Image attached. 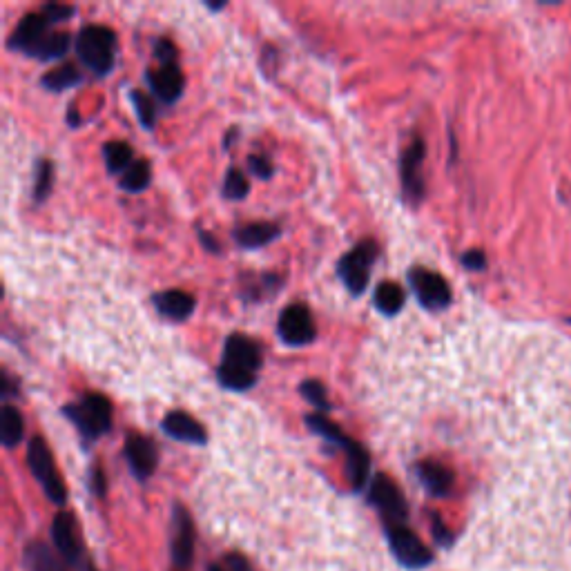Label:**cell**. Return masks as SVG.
Masks as SVG:
<instances>
[{"label":"cell","mask_w":571,"mask_h":571,"mask_svg":"<svg viewBox=\"0 0 571 571\" xmlns=\"http://www.w3.org/2000/svg\"><path fill=\"white\" fill-rule=\"evenodd\" d=\"M27 464H29V471H32V476L45 491V496L50 498L54 505L63 507L67 500L65 482L61 478V473H58L56 469V462H54L50 447H47V442L41 438V435H36V438L29 440Z\"/></svg>","instance_id":"obj_5"},{"label":"cell","mask_w":571,"mask_h":571,"mask_svg":"<svg viewBox=\"0 0 571 571\" xmlns=\"http://www.w3.org/2000/svg\"><path fill=\"white\" fill-rule=\"evenodd\" d=\"M63 415L85 440H96L112 429V404L99 393H85L79 402L63 406Z\"/></svg>","instance_id":"obj_4"},{"label":"cell","mask_w":571,"mask_h":571,"mask_svg":"<svg viewBox=\"0 0 571 571\" xmlns=\"http://www.w3.org/2000/svg\"><path fill=\"white\" fill-rule=\"evenodd\" d=\"M154 56L159 58L161 65L177 63V47H174L170 38H159V41L154 43Z\"/></svg>","instance_id":"obj_33"},{"label":"cell","mask_w":571,"mask_h":571,"mask_svg":"<svg viewBox=\"0 0 571 571\" xmlns=\"http://www.w3.org/2000/svg\"><path fill=\"white\" fill-rule=\"evenodd\" d=\"M208 571H228V569H226V567H221V565H215V563H212V565H208Z\"/></svg>","instance_id":"obj_40"},{"label":"cell","mask_w":571,"mask_h":571,"mask_svg":"<svg viewBox=\"0 0 571 571\" xmlns=\"http://www.w3.org/2000/svg\"><path fill=\"white\" fill-rule=\"evenodd\" d=\"M226 569L228 571H253L248 558L241 554H226Z\"/></svg>","instance_id":"obj_37"},{"label":"cell","mask_w":571,"mask_h":571,"mask_svg":"<svg viewBox=\"0 0 571 571\" xmlns=\"http://www.w3.org/2000/svg\"><path fill=\"white\" fill-rule=\"evenodd\" d=\"M282 235V228L270 221H257V224H246L235 230V239L241 248L255 250L261 246H268L270 241H275Z\"/></svg>","instance_id":"obj_19"},{"label":"cell","mask_w":571,"mask_h":571,"mask_svg":"<svg viewBox=\"0 0 571 571\" xmlns=\"http://www.w3.org/2000/svg\"><path fill=\"white\" fill-rule=\"evenodd\" d=\"M125 460H128V467L132 471V476L137 480H148L154 471H157L159 464V451L157 444H154L148 435L141 433H130L125 438Z\"/></svg>","instance_id":"obj_12"},{"label":"cell","mask_w":571,"mask_h":571,"mask_svg":"<svg viewBox=\"0 0 571 571\" xmlns=\"http://www.w3.org/2000/svg\"><path fill=\"white\" fill-rule=\"evenodd\" d=\"M145 81H148L152 94L168 105L177 103L181 99L183 85H186V79H183L179 63H166V65L154 67V70H148V74H145Z\"/></svg>","instance_id":"obj_14"},{"label":"cell","mask_w":571,"mask_h":571,"mask_svg":"<svg viewBox=\"0 0 571 571\" xmlns=\"http://www.w3.org/2000/svg\"><path fill=\"white\" fill-rule=\"evenodd\" d=\"M424 141L415 137L409 148L402 154L400 174H402V188L409 201H420L424 197V179H422V163H424Z\"/></svg>","instance_id":"obj_13"},{"label":"cell","mask_w":571,"mask_h":571,"mask_svg":"<svg viewBox=\"0 0 571 571\" xmlns=\"http://www.w3.org/2000/svg\"><path fill=\"white\" fill-rule=\"evenodd\" d=\"M41 12L56 25V23H61V21H67V18H72L74 7L61 5V3H50V5H43Z\"/></svg>","instance_id":"obj_34"},{"label":"cell","mask_w":571,"mask_h":571,"mask_svg":"<svg viewBox=\"0 0 571 571\" xmlns=\"http://www.w3.org/2000/svg\"><path fill=\"white\" fill-rule=\"evenodd\" d=\"M369 502L380 511L384 525H402L409 518V507H406L402 489L386 473H377L371 480Z\"/></svg>","instance_id":"obj_8"},{"label":"cell","mask_w":571,"mask_h":571,"mask_svg":"<svg viewBox=\"0 0 571 571\" xmlns=\"http://www.w3.org/2000/svg\"><path fill=\"white\" fill-rule=\"evenodd\" d=\"M103 159H105V168H108L112 174H123L128 170L134 161V152L125 141H110L103 145Z\"/></svg>","instance_id":"obj_25"},{"label":"cell","mask_w":571,"mask_h":571,"mask_svg":"<svg viewBox=\"0 0 571 571\" xmlns=\"http://www.w3.org/2000/svg\"><path fill=\"white\" fill-rule=\"evenodd\" d=\"M154 308H157L159 315L172 319V322H183L188 319L192 313H195V297L186 290H163V293L154 295Z\"/></svg>","instance_id":"obj_18"},{"label":"cell","mask_w":571,"mask_h":571,"mask_svg":"<svg viewBox=\"0 0 571 571\" xmlns=\"http://www.w3.org/2000/svg\"><path fill=\"white\" fill-rule=\"evenodd\" d=\"M23 433L25 420L21 411L12 404H5L3 411H0V442H3V447L14 449L16 444L23 440Z\"/></svg>","instance_id":"obj_22"},{"label":"cell","mask_w":571,"mask_h":571,"mask_svg":"<svg viewBox=\"0 0 571 571\" xmlns=\"http://www.w3.org/2000/svg\"><path fill=\"white\" fill-rule=\"evenodd\" d=\"M92 491L96 493V496H103L105 493V476L99 467L92 469Z\"/></svg>","instance_id":"obj_38"},{"label":"cell","mask_w":571,"mask_h":571,"mask_svg":"<svg viewBox=\"0 0 571 571\" xmlns=\"http://www.w3.org/2000/svg\"><path fill=\"white\" fill-rule=\"evenodd\" d=\"M306 424L311 427L313 433L319 435V438H324L326 442L335 444V447H340L344 453L353 447L355 440L348 438V435L342 431V427H337V424L328 420L324 413L306 415Z\"/></svg>","instance_id":"obj_21"},{"label":"cell","mask_w":571,"mask_h":571,"mask_svg":"<svg viewBox=\"0 0 571 571\" xmlns=\"http://www.w3.org/2000/svg\"><path fill=\"white\" fill-rule=\"evenodd\" d=\"M380 255L377 244L373 239H364L353 250L337 261V275L344 282L351 295H362L366 286L371 282V266L373 261Z\"/></svg>","instance_id":"obj_6"},{"label":"cell","mask_w":571,"mask_h":571,"mask_svg":"<svg viewBox=\"0 0 571 571\" xmlns=\"http://www.w3.org/2000/svg\"><path fill=\"white\" fill-rule=\"evenodd\" d=\"M415 476H418L422 487L435 498L449 496L453 489V482H456V478H453V471L447 467V464L435 462V460L418 462V467H415Z\"/></svg>","instance_id":"obj_17"},{"label":"cell","mask_w":571,"mask_h":571,"mask_svg":"<svg viewBox=\"0 0 571 571\" xmlns=\"http://www.w3.org/2000/svg\"><path fill=\"white\" fill-rule=\"evenodd\" d=\"M406 302V293L400 284L395 282H382L380 286L375 288V297H373V306L386 317L398 315Z\"/></svg>","instance_id":"obj_24"},{"label":"cell","mask_w":571,"mask_h":571,"mask_svg":"<svg viewBox=\"0 0 571 571\" xmlns=\"http://www.w3.org/2000/svg\"><path fill=\"white\" fill-rule=\"evenodd\" d=\"M462 264L467 266L469 270H485L487 266V257L482 250H469L467 255H462Z\"/></svg>","instance_id":"obj_36"},{"label":"cell","mask_w":571,"mask_h":571,"mask_svg":"<svg viewBox=\"0 0 571 571\" xmlns=\"http://www.w3.org/2000/svg\"><path fill=\"white\" fill-rule=\"evenodd\" d=\"M54 551L65 560L67 567H74L79 571H99L94 567L92 558L87 556L79 520L70 511H58L52 520L50 529Z\"/></svg>","instance_id":"obj_3"},{"label":"cell","mask_w":571,"mask_h":571,"mask_svg":"<svg viewBox=\"0 0 571 571\" xmlns=\"http://www.w3.org/2000/svg\"><path fill=\"white\" fill-rule=\"evenodd\" d=\"M150 179H152V168H150V161L145 159H137L132 163V166L123 172V179H121V188L128 190V192H143L145 188L150 186Z\"/></svg>","instance_id":"obj_26"},{"label":"cell","mask_w":571,"mask_h":571,"mask_svg":"<svg viewBox=\"0 0 571 571\" xmlns=\"http://www.w3.org/2000/svg\"><path fill=\"white\" fill-rule=\"evenodd\" d=\"M54 186V166L47 159L36 163L34 170V201H45Z\"/></svg>","instance_id":"obj_28"},{"label":"cell","mask_w":571,"mask_h":571,"mask_svg":"<svg viewBox=\"0 0 571 571\" xmlns=\"http://www.w3.org/2000/svg\"><path fill=\"white\" fill-rule=\"evenodd\" d=\"M248 190H250V186H248L246 174L237 168H230L226 172V181H224V197L239 201L248 195Z\"/></svg>","instance_id":"obj_31"},{"label":"cell","mask_w":571,"mask_h":571,"mask_svg":"<svg viewBox=\"0 0 571 571\" xmlns=\"http://www.w3.org/2000/svg\"><path fill=\"white\" fill-rule=\"evenodd\" d=\"M195 545H197V529L195 520L188 514L183 505H174L172 511V563L179 569H188L195 560Z\"/></svg>","instance_id":"obj_11"},{"label":"cell","mask_w":571,"mask_h":571,"mask_svg":"<svg viewBox=\"0 0 571 571\" xmlns=\"http://www.w3.org/2000/svg\"><path fill=\"white\" fill-rule=\"evenodd\" d=\"M70 45H72L70 34L50 32L27 52V56L38 58V61H54V58H61L70 52Z\"/></svg>","instance_id":"obj_23"},{"label":"cell","mask_w":571,"mask_h":571,"mask_svg":"<svg viewBox=\"0 0 571 571\" xmlns=\"http://www.w3.org/2000/svg\"><path fill=\"white\" fill-rule=\"evenodd\" d=\"M25 567L27 571H70L65 560L41 540H34L25 547Z\"/></svg>","instance_id":"obj_20"},{"label":"cell","mask_w":571,"mask_h":571,"mask_svg":"<svg viewBox=\"0 0 571 571\" xmlns=\"http://www.w3.org/2000/svg\"><path fill=\"white\" fill-rule=\"evenodd\" d=\"M130 101L134 105V112H137L139 121L143 128L152 130L154 128V121H157V112H154V105L150 101L148 94H143L141 90H132L130 92Z\"/></svg>","instance_id":"obj_30"},{"label":"cell","mask_w":571,"mask_h":571,"mask_svg":"<svg viewBox=\"0 0 571 571\" xmlns=\"http://www.w3.org/2000/svg\"><path fill=\"white\" fill-rule=\"evenodd\" d=\"M52 25L54 23L41 12V9H38V12L27 14L23 21L18 23V27L14 29L12 38H9V47H12V50L27 54L38 41H41L43 36L50 34Z\"/></svg>","instance_id":"obj_15"},{"label":"cell","mask_w":571,"mask_h":571,"mask_svg":"<svg viewBox=\"0 0 571 571\" xmlns=\"http://www.w3.org/2000/svg\"><path fill=\"white\" fill-rule=\"evenodd\" d=\"M199 237H201V244L206 246V248L210 250V253H219V246H217V241L212 239L206 230H201V232H199Z\"/></svg>","instance_id":"obj_39"},{"label":"cell","mask_w":571,"mask_h":571,"mask_svg":"<svg viewBox=\"0 0 571 571\" xmlns=\"http://www.w3.org/2000/svg\"><path fill=\"white\" fill-rule=\"evenodd\" d=\"M299 393H302V398L308 404L315 406L317 413L326 415V411H331V402H328V398H326V389H324L322 382L306 380V382L299 384Z\"/></svg>","instance_id":"obj_29"},{"label":"cell","mask_w":571,"mask_h":571,"mask_svg":"<svg viewBox=\"0 0 571 571\" xmlns=\"http://www.w3.org/2000/svg\"><path fill=\"white\" fill-rule=\"evenodd\" d=\"M74 50L94 76H108L116 58V34L103 25L83 27L74 41Z\"/></svg>","instance_id":"obj_2"},{"label":"cell","mask_w":571,"mask_h":571,"mask_svg":"<svg viewBox=\"0 0 571 571\" xmlns=\"http://www.w3.org/2000/svg\"><path fill=\"white\" fill-rule=\"evenodd\" d=\"M248 170L250 174H255L257 179H270L273 177V163L266 157V154H250L248 157Z\"/></svg>","instance_id":"obj_32"},{"label":"cell","mask_w":571,"mask_h":571,"mask_svg":"<svg viewBox=\"0 0 571 571\" xmlns=\"http://www.w3.org/2000/svg\"><path fill=\"white\" fill-rule=\"evenodd\" d=\"M81 79L83 76L74 65H63V67H58V70L45 74L41 83L50 92H63V90H70V87H74V85H79Z\"/></svg>","instance_id":"obj_27"},{"label":"cell","mask_w":571,"mask_h":571,"mask_svg":"<svg viewBox=\"0 0 571 571\" xmlns=\"http://www.w3.org/2000/svg\"><path fill=\"white\" fill-rule=\"evenodd\" d=\"M277 333L279 337H282V342L288 346L311 344L317 335L311 308L302 302L290 304L288 308H284L277 322Z\"/></svg>","instance_id":"obj_10"},{"label":"cell","mask_w":571,"mask_h":571,"mask_svg":"<svg viewBox=\"0 0 571 571\" xmlns=\"http://www.w3.org/2000/svg\"><path fill=\"white\" fill-rule=\"evenodd\" d=\"M261 364H264L261 346L253 337L235 333L224 344V355L217 366V380L230 391H248L257 382Z\"/></svg>","instance_id":"obj_1"},{"label":"cell","mask_w":571,"mask_h":571,"mask_svg":"<svg viewBox=\"0 0 571 571\" xmlns=\"http://www.w3.org/2000/svg\"><path fill=\"white\" fill-rule=\"evenodd\" d=\"M161 429L166 435H170L172 440L188 442V444H201L208 442V433L203 429V424L192 418L186 411H170L161 422Z\"/></svg>","instance_id":"obj_16"},{"label":"cell","mask_w":571,"mask_h":571,"mask_svg":"<svg viewBox=\"0 0 571 571\" xmlns=\"http://www.w3.org/2000/svg\"><path fill=\"white\" fill-rule=\"evenodd\" d=\"M409 282L418 302L427 311H442L451 304V286L447 279L429 268H413L409 273Z\"/></svg>","instance_id":"obj_9"},{"label":"cell","mask_w":571,"mask_h":571,"mask_svg":"<svg viewBox=\"0 0 571 571\" xmlns=\"http://www.w3.org/2000/svg\"><path fill=\"white\" fill-rule=\"evenodd\" d=\"M386 538H389L391 554L406 569H424L431 565L433 551L422 543V538L413 529L402 525H386Z\"/></svg>","instance_id":"obj_7"},{"label":"cell","mask_w":571,"mask_h":571,"mask_svg":"<svg viewBox=\"0 0 571 571\" xmlns=\"http://www.w3.org/2000/svg\"><path fill=\"white\" fill-rule=\"evenodd\" d=\"M431 531H433V538H435V543H438V545L449 547L453 543V534L449 531V527L444 525L442 518L438 514L431 516Z\"/></svg>","instance_id":"obj_35"}]
</instances>
